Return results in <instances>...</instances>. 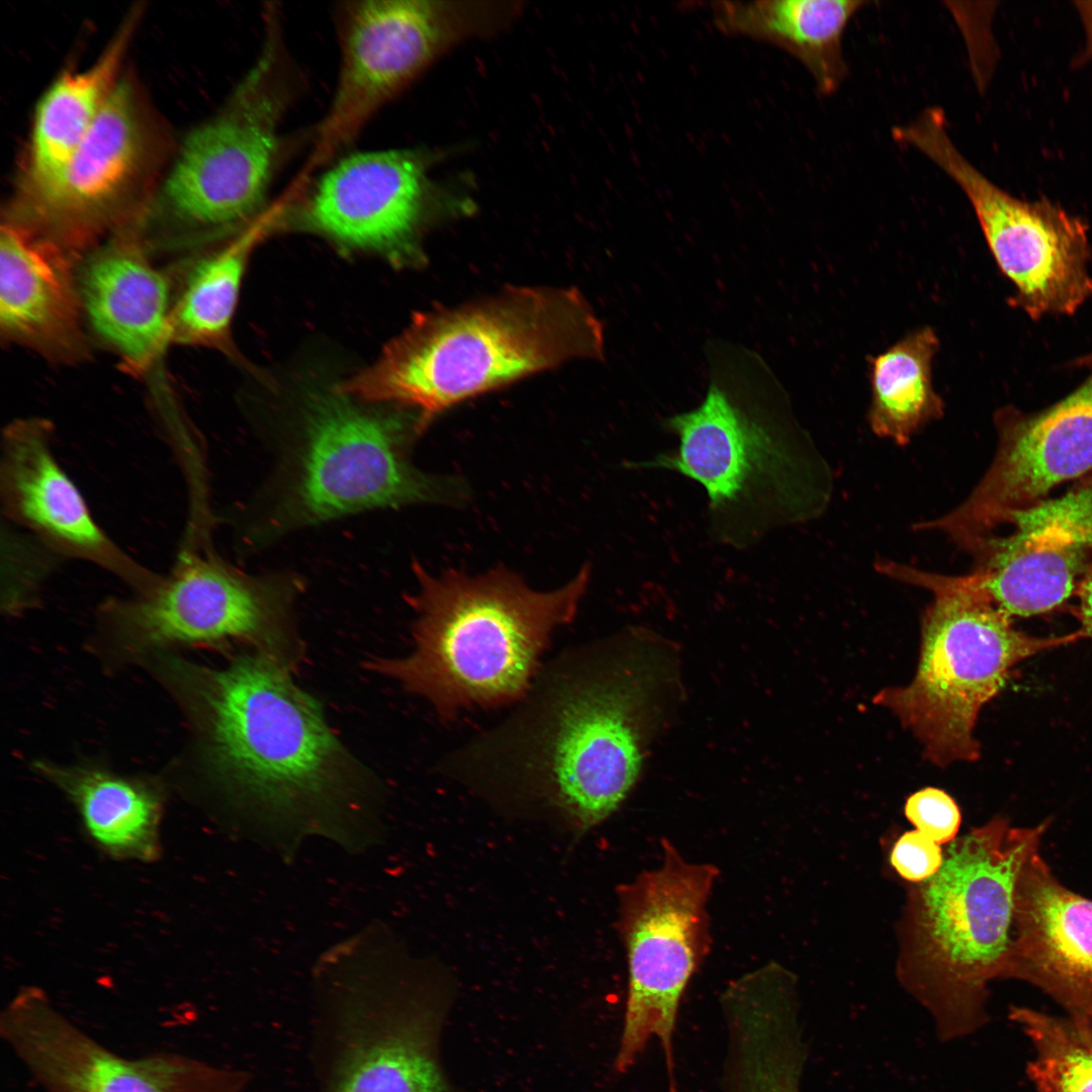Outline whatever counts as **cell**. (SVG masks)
<instances>
[{"label": "cell", "instance_id": "cell-2", "mask_svg": "<svg viewBox=\"0 0 1092 1092\" xmlns=\"http://www.w3.org/2000/svg\"><path fill=\"white\" fill-rule=\"evenodd\" d=\"M704 353L705 398L662 421L677 446L634 466L697 482L708 497L712 539L746 549L818 515L827 497V470L760 354L722 339L708 340Z\"/></svg>", "mask_w": 1092, "mask_h": 1092}, {"label": "cell", "instance_id": "cell-18", "mask_svg": "<svg viewBox=\"0 0 1092 1092\" xmlns=\"http://www.w3.org/2000/svg\"><path fill=\"white\" fill-rule=\"evenodd\" d=\"M427 186L414 151L354 153L321 176L297 219L340 245L398 256L421 220Z\"/></svg>", "mask_w": 1092, "mask_h": 1092}, {"label": "cell", "instance_id": "cell-7", "mask_svg": "<svg viewBox=\"0 0 1092 1092\" xmlns=\"http://www.w3.org/2000/svg\"><path fill=\"white\" fill-rule=\"evenodd\" d=\"M876 566L882 574L933 595L921 619L913 679L882 689L873 702L912 733L924 758L936 766L980 758L975 737L979 713L1002 690L1014 665L1085 637L1080 630L1044 637L1017 630L971 572L943 575L888 560Z\"/></svg>", "mask_w": 1092, "mask_h": 1092}, {"label": "cell", "instance_id": "cell-29", "mask_svg": "<svg viewBox=\"0 0 1092 1092\" xmlns=\"http://www.w3.org/2000/svg\"><path fill=\"white\" fill-rule=\"evenodd\" d=\"M939 340L930 327L919 328L870 359L872 431L907 445L923 427L942 417L944 403L932 384V361Z\"/></svg>", "mask_w": 1092, "mask_h": 1092}, {"label": "cell", "instance_id": "cell-1", "mask_svg": "<svg viewBox=\"0 0 1092 1092\" xmlns=\"http://www.w3.org/2000/svg\"><path fill=\"white\" fill-rule=\"evenodd\" d=\"M631 639L572 647L542 665L514 710L439 768L484 795L551 808L579 831L600 824L638 779L663 674Z\"/></svg>", "mask_w": 1092, "mask_h": 1092}, {"label": "cell", "instance_id": "cell-10", "mask_svg": "<svg viewBox=\"0 0 1092 1092\" xmlns=\"http://www.w3.org/2000/svg\"><path fill=\"white\" fill-rule=\"evenodd\" d=\"M371 934L326 961L333 1052L324 1092H448L435 1055V1012L397 980Z\"/></svg>", "mask_w": 1092, "mask_h": 1092}, {"label": "cell", "instance_id": "cell-9", "mask_svg": "<svg viewBox=\"0 0 1092 1092\" xmlns=\"http://www.w3.org/2000/svg\"><path fill=\"white\" fill-rule=\"evenodd\" d=\"M661 845V864L618 889L629 974L616 1057L622 1072L654 1036L670 1062L681 996L710 946L707 903L718 871L687 861L665 839Z\"/></svg>", "mask_w": 1092, "mask_h": 1092}, {"label": "cell", "instance_id": "cell-15", "mask_svg": "<svg viewBox=\"0 0 1092 1092\" xmlns=\"http://www.w3.org/2000/svg\"><path fill=\"white\" fill-rule=\"evenodd\" d=\"M0 1034L43 1092H243L248 1082L242 1071L185 1056H119L36 987L22 988L10 1000Z\"/></svg>", "mask_w": 1092, "mask_h": 1092}, {"label": "cell", "instance_id": "cell-27", "mask_svg": "<svg viewBox=\"0 0 1092 1092\" xmlns=\"http://www.w3.org/2000/svg\"><path fill=\"white\" fill-rule=\"evenodd\" d=\"M38 766L73 801L90 840L104 853L142 862L160 856L162 804L153 789L95 769Z\"/></svg>", "mask_w": 1092, "mask_h": 1092}, {"label": "cell", "instance_id": "cell-28", "mask_svg": "<svg viewBox=\"0 0 1092 1092\" xmlns=\"http://www.w3.org/2000/svg\"><path fill=\"white\" fill-rule=\"evenodd\" d=\"M281 207L263 212L231 243L199 261L172 307L171 342L233 353L231 325L249 258L280 223Z\"/></svg>", "mask_w": 1092, "mask_h": 1092}, {"label": "cell", "instance_id": "cell-23", "mask_svg": "<svg viewBox=\"0 0 1092 1092\" xmlns=\"http://www.w3.org/2000/svg\"><path fill=\"white\" fill-rule=\"evenodd\" d=\"M79 292L95 331L131 370L146 371L171 342L167 280L136 243L115 241L93 254Z\"/></svg>", "mask_w": 1092, "mask_h": 1092}, {"label": "cell", "instance_id": "cell-31", "mask_svg": "<svg viewBox=\"0 0 1092 1092\" xmlns=\"http://www.w3.org/2000/svg\"><path fill=\"white\" fill-rule=\"evenodd\" d=\"M904 812L917 831L938 844L954 839L962 820L956 801L943 790L933 787L910 795Z\"/></svg>", "mask_w": 1092, "mask_h": 1092}, {"label": "cell", "instance_id": "cell-24", "mask_svg": "<svg viewBox=\"0 0 1092 1092\" xmlns=\"http://www.w3.org/2000/svg\"><path fill=\"white\" fill-rule=\"evenodd\" d=\"M864 5L859 0L723 1L712 10L723 31L784 49L807 68L822 94H832L847 74L844 30Z\"/></svg>", "mask_w": 1092, "mask_h": 1092}, {"label": "cell", "instance_id": "cell-25", "mask_svg": "<svg viewBox=\"0 0 1092 1092\" xmlns=\"http://www.w3.org/2000/svg\"><path fill=\"white\" fill-rule=\"evenodd\" d=\"M791 978L769 964L726 994L738 1054V1092H797L799 1044L791 1028Z\"/></svg>", "mask_w": 1092, "mask_h": 1092}, {"label": "cell", "instance_id": "cell-16", "mask_svg": "<svg viewBox=\"0 0 1092 1092\" xmlns=\"http://www.w3.org/2000/svg\"><path fill=\"white\" fill-rule=\"evenodd\" d=\"M341 67L311 162L348 145L431 61L443 38L439 8L422 0H369L338 9Z\"/></svg>", "mask_w": 1092, "mask_h": 1092}, {"label": "cell", "instance_id": "cell-20", "mask_svg": "<svg viewBox=\"0 0 1092 1092\" xmlns=\"http://www.w3.org/2000/svg\"><path fill=\"white\" fill-rule=\"evenodd\" d=\"M1007 977L1092 1017V901L1065 888L1034 851L1020 873Z\"/></svg>", "mask_w": 1092, "mask_h": 1092}, {"label": "cell", "instance_id": "cell-36", "mask_svg": "<svg viewBox=\"0 0 1092 1092\" xmlns=\"http://www.w3.org/2000/svg\"><path fill=\"white\" fill-rule=\"evenodd\" d=\"M1080 364H1081V365H1086V366H1091V367H1092V355H1090V356H1087V357L1083 358V359H1082V360L1080 361Z\"/></svg>", "mask_w": 1092, "mask_h": 1092}, {"label": "cell", "instance_id": "cell-26", "mask_svg": "<svg viewBox=\"0 0 1092 1092\" xmlns=\"http://www.w3.org/2000/svg\"><path fill=\"white\" fill-rule=\"evenodd\" d=\"M131 27L128 21L95 64L80 73L64 74L43 95L31 144L32 199L59 182L115 88Z\"/></svg>", "mask_w": 1092, "mask_h": 1092}, {"label": "cell", "instance_id": "cell-3", "mask_svg": "<svg viewBox=\"0 0 1092 1092\" xmlns=\"http://www.w3.org/2000/svg\"><path fill=\"white\" fill-rule=\"evenodd\" d=\"M605 356L604 328L575 288L509 287L421 312L344 393L413 410L420 432L449 407L524 376Z\"/></svg>", "mask_w": 1092, "mask_h": 1092}, {"label": "cell", "instance_id": "cell-35", "mask_svg": "<svg viewBox=\"0 0 1092 1092\" xmlns=\"http://www.w3.org/2000/svg\"><path fill=\"white\" fill-rule=\"evenodd\" d=\"M1079 1034L1092 1045V1017H1079L1075 1019V1024Z\"/></svg>", "mask_w": 1092, "mask_h": 1092}, {"label": "cell", "instance_id": "cell-13", "mask_svg": "<svg viewBox=\"0 0 1092 1092\" xmlns=\"http://www.w3.org/2000/svg\"><path fill=\"white\" fill-rule=\"evenodd\" d=\"M299 580L249 575L213 556H186L142 597L116 606L129 634L145 643L245 642L293 665L292 612Z\"/></svg>", "mask_w": 1092, "mask_h": 1092}, {"label": "cell", "instance_id": "cell-4", "mask_svg": "<svg viewBox=\"0 0 1092 1092\" xmlns=\"http://www.w3.org/2000/svg\"><path fill=\"white\" fill-rule=\"evenodd\" d=\"M291 667L254 651L202 671L198 695L211 769L264 820L353 845L346 826L359 811V770Z\"/></svg>", "mask_w": 1092, "mask_h": 1092}, {"label": "cell", "instance_id": "cell-33", "mask_svg": "<svg viewBox=\"0 0 1092 1092\" xmlns=\"http://www.w3.org/2000/svg\"><path fill=\"white\" fill-rule=\"evenodd\" d=\"M1075 596L1079 603L1074 614L1081 624L1080 631L1092 638V559L1078 581Z\"/></svg>", "mask_w": 1092, "mask_h": 1092}, {"label": "cell", "instance_id": "cell-30", "mask_svg": "<svg viewBox=\"0 0 1092 1092\" xmlns=\"http://www.w3.org/2000/svg\"><path fill=\"white\" fill-rule=\"evenodd\" d=\"M1012 1017L1035 1045L1029 1074L1044 1092H1092V1045L1074 1025L1027 1009Z\"/></svg>", "mask_w": 1092, "mask_h": 1092}, {"label": "cell", "instance_id": "cell-11", "mask_svg": "<svg viewBox=\"0 0 1092 1092\" xmlns=\"http://www.w3.org/2000/svg\"><path fill=\"white\" fill-rule=\"evenodd\" d=\"M893 136L915 148L963 190L997 266L1016 288L1028 315L1073 314L1092 295L1087 226L1060 205L1022 200L998 187L954 146L944 112L924 110Z\"/></svg>", "mask_w": 1092, "mask_h": 1092}, {"label": "cell", "instance_id": "cell-22", "mask_svg": "<svg viewBox=\"0 0 1092 1092\" xmlns=\"http://www.w3.org/2000/svg\"><path fill=\"white\" fill-rule=\"evenodd\" d=\"M81 297L61 244L14 223L0 240V326L10 341L58 360L84 351Z\"/></svg>", "mask_w": 1092, "mask_h": 1092}, {"label": "cell", "instance_id": "cell-14", "mask_svg": "<svg viewBox=\"0 0 1092 1092\" xmlns=\"http://www.w3.org/2000/svg\"><path fill=\"white\" fill-rule=\"evenodd\" d=\"M995 426V455L979 483L958 508L922 524L962 548L996 533L1059 485L1092 472V374L1042 412L1002 408Z\"/></svg>", "mask_w": 1092, "mask_h": 1092}, {"label": "cell", "instance_id": "cell-34", "mask_svg": "<svg viewBox=\"0 0 1092 1092\" xmlns=\"http://www.w3.org/2000/svg\"><path fill=\"white\" fill-rule=\"evenodd\" d=\"M1074 5L1084 28V47L1076 59V65L1092 61V1H1075Z\"/></svg>", "mask_w": 1092, "mask_h": 1092}, {"label": "cell", "instance_id": "cell-8", "mask_svg": "<svg viewBox=\"0 0 1092 1092\" xmlns=\"http://www.w3.org/2000/svg\"><path fill=\"white\" fill-rule=\"evenodd\" d=\"M350 397L338 389L305 400L293 438L282 445L261 536L365 510L460 498V484L410 460L417 419L365 408Z\"/></svg>", "mask_w": 1092, "mask_h": 1092}, {"label": "cell", "instance_id": "cell-12", "mask_svg": "<svg viewBox=\"0 0 1092 1092\" xmlns=\"http://www.w3.org/2000/svg\"><path fill=\"white\" fill-rule=\"evenodd\" d=\"M293 85L279 34L269 32L228 107L190 133L167 179L165 198L180 221L215 230L262 214Z\"/></svg>", "mask_w": 1092, "mask_h": 1092}, {"label": "cell", "instance_id": "cell-5", "mask_svg": "<svg viewBox=\"0 0 1092 1092\" xmlns=\"http://www.w3.org/2000/svg\"><path fill=\"white\" fill-rule=\"evenodd\" d=\"M414 647L397 658H374V671L425 699L444 720L470 708L518 703L528 692L554 631L570 623L586 592L590 566L564 585L531 588L496 568L440 574L413 565Z\"/></svg>", "mask_w": 1092, "mask_h": 1092}, {"label": "cell", "instance_id": "cell-6", "mask_svg": "<svg viewBox=\"0 0 1092 1092\" xmlns=\"http://www.w3.org/2000/svg\"><path fill=\"white\" fill-rule=\"evenodd\" d=\"M1046 828L995 818L950 841L938 872L910 892L898 974L945 1022L968 1020L986 984L1007 977L1018 879Z\"/></svg>", "mask_w": 1092, "mask_h": 1092}, {"label": "cell", "instance_id": "cell-19", "mask_svg": "<svg viewBox=\"0 0 1092 1092\" xmlns=\"http://www.w3.org/2000/svg\"><path fill=\"white\" fill-rule=\"evenodd\" d=\"M1 491L8 516L58 552L93 562L145 589L157 582L158 576L125 555L94 522L53 454L44 422L17 421L6 430Z\"/></svg>", "mask_w": 1092, "mask_h": 1092}, {"label": "cell", "instance_id": "cell-17", "mask_svg": "<svg viewBox=\"0 0 1092 1092\" xmlns=\"http://www.w3.org/2000/svg\"><path fill=\"white\" fill-rule=\"evenodd\" d=\"M1008 524L1009 534H992L965 549L975 560L971 573L1010 617L1062 606L1092 559V472Z\"/></svg>", "mask_w": 1092, "mask_h": 1092}, {"label": "cell", "instance_id": "cell-21", "mask_svg": "<svg viewBox=\"0 0 1092 1092\" xmlns=\"http://www.w3.org/2000/svg\"><path fill=\"white\" fill-rule=\"evenodd\" d=\"M145 138L133 92L117 83L59 182L32 199L50 239L80 243L110 219L140 170Z\"/></svg>", "mask_w": 1092, "mask_h": 1092}, {"label": "cell", "instance_id": "cell-32", "mask_svg": "<svg viewBox=\"0 0 1092 1092\" xmlns=\"http://www.w3.org/2000/svg\"><path fill=\"white\" fill-rule=\"evenodd\" d=\"M943 851L939 844L917 830L905 832L895 843L891 863L909 882L921 883L940 869Z\"/></svg>", "mask_w": 1092, "mask_h": 1092}]
</instances>
